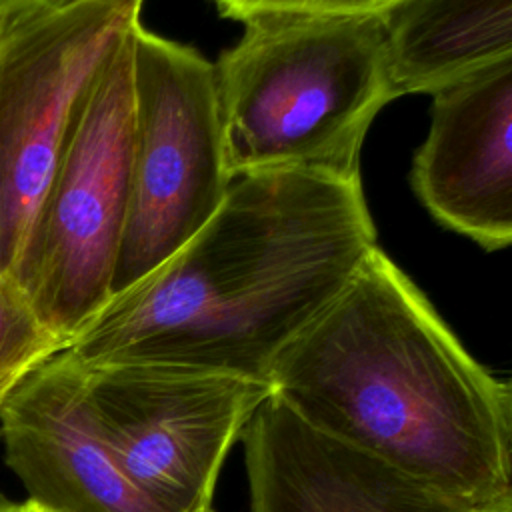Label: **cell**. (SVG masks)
<instances>
[{"instance_id":"7","label":"cell","mask_w":512,"mask_h":512,"mask_svg":"<svg viewBox=\"0 0 512 512\" xmlns=\"http://www.w3.org/2000/svg\"><path fill=\"white\" fill-rule=\"evenodd\" d=\"M74 364L90 418L136 486L164 512H214L222 464L270 386L152 364Z\"/></svg>"},{"instance_id":"14","label":"cell","mask_w":512,"mask_h":512,"mask_svg":"<svg viewBox=\"0 0 512 512\" xmlns=\"http://www.w3.org/2000/svg\"><path fill=\"white\" fill-rule=\"evenodd\" d=\"M38 2H48V0H0V12L20 8V6H28V4H38Z\"/></svg>"},{"instance_id":"6","label":"cell","mask_w":512,"mask_h":512,"mask_svg":"<svg viewBox=\"0 0 512 512\" xmlns=\"http://www.w3.org/2000/svg\"><path fill=\"white\" fill-rule=\"evenodd\" d=\"M130 196L112 296L176 254L220 208L232 176L214 64L140 22L132 32Z\"/></svg>"},{"instance_id":"10","label":"cell","mask_w":512,"mask_h":512,"mask_svg":"<svg viewBox=\"0 0 512 512\" xmlns=\"http://www.w3.org/2000/svg\"><path fill=\"white\" fill-rule=\"evenodd\" d=\"M240 440L250 512H486L318 432L272 392Z\"/></svg>"},{"instance_id":"18","label":"cell","mask_w":512,"mask_h":512,"mask_svg":"<svg viewBox=\"0 0 512 512\" xmlns=\"http://www.w3.org/2000/svg\"><path fill=\"white\" fill-rule=\"evenodd\" d=\"M22 512H46V510H42L38 504H34L32 500H26V502H22Z\"/></svg>"},{"instance_id":"11","label":"cell","mask_w":512,"mask_h":512,"mask_svg":"<svg viewBox=\"0 0 512 512\" xmlns=\"http://www.w3.org/2000/svg\"><path fill=\"white\" fill-rule=\"evenodd\" d=\"M386 24L398 96L432 94L512 48V0H408Z\"/></svg>"},{"instance_id":"13","label":"cell","mask_w":512,"mask_h":512,"mask_svg":"<svg viewBox=\"0 0 512 512\" xmlns=\"http://www.w3.org/2000/svg\"><path fill=\"white\" fill-rule=\"evenodd\" d=\"M226 18L246 22L248 18L274 12L322 14V16H382L408 0H212Z\"/></svg>"},{"instance_id":"12","label":"cell","mask_w":512,"mask_h":512,"mask_svg":"<svg viewBox=\"0 0 512 512\" xmlns=\"http://www.w3.org/2000/svg\"><path fill=\"white\" fill-rule=\"evenodd\" d=\"M64 350L22 288L0 272V408L44 362Z\"/></svg>"},{"instance_id":"4","label":"cell","mask_w":512,"mask_h":512,"mask_svg":"<svg viewBox=\"0 0 512 512\" xmlns=\"http://www.w3.org/2000/svg\"><path fill=\"white\" fill-rule=\"evenodd\" d=\"M142 8L48 0L0 12V272L14 282L74 120Z\"/></svg>"},{"instance_id":"5","label":"cell","mask_w":512,"mask_h":512,"mask_svg":"<svg viewBox=\"0 0 512 512\" xmlns=\"http://www.w3.org/2000/svg\"><path fill=\"white\" fill-rule=\"evenodd\" d=\"M132 140L130 34L74 120L16 274V284L64 350L112 298Z\"/></svg>"},{"instance_id":"9","label":"cell","mask_w":512,"mask_h":512,"mask_svg":"<svg viewBox=\"0 0 512 512\" xmlns=\"http://www.w3.org/2000/svg\"><path fill=\"white\" fill-rule=\"evenodd\" d=\"M6 462L46 512H164L128 476L84 404L62 350L0 408Z\"/></svg>"},{"instance_id":"8","label":"cell","mask_w":512,"mask_h":512,"mask_svg":"<svg viewBox=\"0 0 512 512\" xmlns=\"http://www.w3.org/2000/svg\"><path fill=\"white\" fill-rule=\"evenodd\" d=\"M410 182L442 226L486 250L512 246V48L432 92Z\"/></svg>"},{"instance_id":"2","label":"cell","mask_w":512,"mask_h":512,"mask_svg":"<svg viewBox=\"0 0 512 512\" xmlns=\"http://www.w3.org/2000/svg\"><path fill=\"white\" fill-rule=\"evenodd\" d=\"M270 392L318 432L488 508L512 492L506 384L374 248L276 356Z\"/></svg>"},{"instance_id":"17","label":"cell","mask_w":512,"mask_h":512,"mask_svg":"<svg viewBox=\"0 0 512 512\" xmlns=\"http://www.w3.org/2000/svg\"><path fill=\"white\" fill-rule=\"evenodd\" d=\"M506 406H508V426H510V444H512V380L506 384Z\"/></svg>"},{"instance_id":"1","label":"cell","mask_w":512,"mask_h":512,"mask_svg":"<svg viewBox=\"0 0 512 512\" xmlns=\"http://www.w3.org/2000/svg\"><path fill=\"white\" fill-rule=\"evenodd\" d=\"M376 246L362 182L312 170L234 176L214 216L74 336L80 364H152L266 382L282 348Z\"/></svg>"},{"instance_id":"16","label":"cell","mask_w":512,"mask_h":512,"mask_svg":"<svg viewBox=\"0 0 512 512\" xmlns=\"http://www.w3.org/2000/svg\"><path fill=\"white\" fill-rule=\"evenodd\" d=\"M0 512H22V502H12L0 496Z\"/></svg>"},{"instance_id":"15","label":"cell","mask_w":512,"mask_h":512,"mask_svg":"<svg viewBox=\"0 0 512 512\" xmlns=\"http://www.w3.org/2000/svg\"><path fill=\"white\" fill-rule=\"evenodd\" d=\"M486 512H512V492L508 496H504L502 500H498L496 504L488 506Z\"/></svg>"},{"instance_id":"3","label":"cell","mask_w":512,"mask_h":512,"mask_svg":"<svg viewBox=\"0 0 512 512\" xmlns=\"http://www.w3.org/2000/svg\"><path fill=\"white\" fill-rule=\"evenodd\" d=\"M214 78L232 178L296 168L360 180L366 132L398 98L382 16L248 18Z\"/></svg>"}]
</instances>
